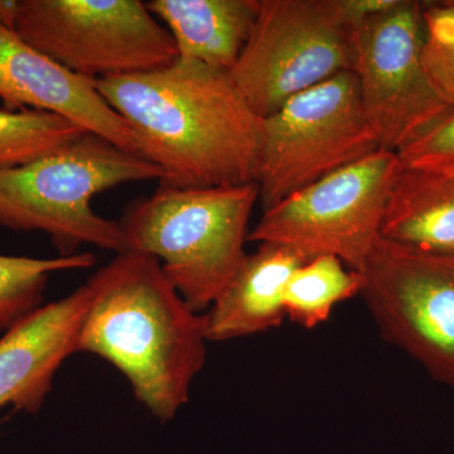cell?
Instances as JSON below:
<instances>
[{"label": "cell", "mask_w": 454, "mask_h": 454, "mask_svg": "<svg viewBox=\"0 0 454 454\" xmlns=\"http://www.w3.org/2000/svg\"><path fill=\"white\" fill-rule=\"evenodd\" d=\"M356 28L340 0H262L230 77L253 112L268 118L295 95L354 73Z\"/></svg>", "instance_id": "obj_5"}, {"label": "cell", "mask_w": 454, "mask_h": 454, "mask_svg": "<svg viewBox=\"0 0 454 454\" xmlns=\"http://www.w3.org/2000/svg\"><path fill=\"white\" fill-rule=\"evenodd\" d=\"M396 154L403 166L454 168V107Z\"/></svg>", "instance_id": "obj_20"}, {"label": "cell", "mask_w": 454, "mask_h": 454, "mask_svg": "<svg viewBox=\"0 0 454 454\" xmlns=\"http://www.w3.org/2000/svg\"><path fill=\"white\" fill-rule=\"evenodd\" d=\"M363 295L384 339L454 387V255L379 239L361 271Z\"/></svg>", "instance_id": "obj_9"}, {"label": "cell", "mask_w": 454, "mask_h": 454, "mask_svg": "<svg viewBox=\"0 0 454 454\" xmlns=\"http://www.w3.org/2000/svg\"><path fill=\"white\" fill-rule=\"evenodd\" d=\"M380 238L415 252L454 255V168L397 170Z\"/></svg>", "instance_id": "obj_15"}, {"label": "cell", "mask_w": 454, "mask_h": 454, "mask_svg": "<svg viewBox=\"0 0 454 454\" xmlns=\"http://www.w3.org/2000/svg\"><path fill=\"white\" fill-rule=\"evenodd\" d=\"M361 288V273L345 268L336 256H318L292 274L284 291V310L295 324L315 328L340 301L360 294Z\"/></svg>", "instance_id": "obj_16"}, {"label": "cell", "mask_w": 454, "mask_h": 454, "mask_svg": "<svg viewBox=\"0 0 454 454\" xmlns=\"http://www.w3.org/2000/svg\"><path fill=\"white\" fill-rule=\"evenodd\" d=\"M0 98L9 110H40L64 116L89 133L140 155L133 129L101 97L94 80L62 67L3 23Z\"/></svg>", "instance_id": "obj_11"}, {"label": "cell", "mask_w": 454, "mask_h": 454, "mask_svg": "<svg viewBox=\"0 0 454 454\" xmlns=\"http://www.w3.org/2000/svg\"><path fill=\"white\" fill-rule=\"evenodd\" d=\"M86 283L90 303L79 351L106 358L154 417L172 420L205 365L203 316L148 254H116Z\"/></svg>", "instance_id": "obj_2"}, {"label": "cell", "mask_w": 454, "mask_h": 454, "mask_svg": "<svg viewBox=\"0 0 454 454\" xmlns=\"http://www.w3.org/2000/svg\"><path fill=\"white\" fill-rule=\"evenodd\" d=\"M98 91L128 122L139 154L181 188L256 184L262 119L230 73L177 59L129 76L97 80Z\"/></svg>", "instance_id": "obj_1"}, {"label": "cell", "mask_w": 454, "mask_h": 454, "mask_svg": "<svg viewBox=\"0 0 454 454\" xmlns=\"http://www.w3.org/2000/svg\"><path fill=\"white\" fill-rule=\"evenodd\" d=\"M422 2L400 0L356 28L354 74L379 146L397 152L441 121L448 106L424 71Z\"/></svg>", "instance_id": "obj_10"}, {"label": "cell", "mask_w": 454, "mask_h": 454, "mask_svg": "<svg viewBox=\"0 0 454 454\" xmlns=\"http://www.w3.org/2000/svg\"><path fill=\"white\" fill-rule=\"evenodd\" d=\"M307 262L300 254L276 244H259L247 254L229 286L203 315L207 340L250 336L282 325L284 291L292 274Z\"/></svg>", "instance_id": "obj_13"}, {"label": "cell", "mask_w": 454, "mask_h": 454, "mask_svg": "<svg viewBox=\"0 0 454 454\" xmlns=\"http://www.w3.org/2000/svg\"><path fill=\"white\" fill-rule=\"evenodd\" d=\"M258 184L160 187L119 221L130 252L162 260L164 274L195 312L210 309L247 256Z\"/></svg>", "instance_id": "obj_4"}, {"label": "cell", "mask_w": 454, "mask_h": 454, "mask_svg": "<svg viewBox=\"0 0 454 454\" xmlns=\"http://www.w3.org/2000/svg\"><path fill=\"white\" fill-rule=\"evenodd\" d=\"M162 177L142 155L85 133L25 166L0 169V225L46 232L61 256L82 245L129 252L121 223L98 215L91 201L110 188Z\"/></svg>", "instance_id": "obj_3"}, {"label": "cell", "mask_w": 454, "mask_h": 454, "mask_svg": "<svg viewBox=\"0 0 454 454\" xmlns=\"http://www.w3.org/2000/svg\"><path fill=\"white\" fill-rule=\"evenodd\" d=\"M399 168L395 152L379 149L262 212L247 240L289 247L306 262L336 256L361 273L380 239Z\"/></svg>", "instance_id": "obj_7"}, {"label": "cell", "mask_w": 454, "mask_h": 454, "mask_svg": "<svg viewBox=\"0 0 454 454\" xmlns=\"http://www.w3.org/2000/svg\"><path fill=\"white\" fill-rule=\"evenodd\" d=\"M424 71L439 97L454 107V0L422 2Z\"/></svg>", "instance_id": "obj_19"}, {"label": "cell", "mask_w": 454, "mask_h": 454, "mask_svg": "<svg viewBox=\"0 0 454 454\" xmlns=\"http://www.w3.org/2000/svg\"><path fill=\"white\" fill-rule=\"evenodd\" d=\"M90 303L88 283L38 307L0 337V408L37 413L57 370L79 351Z\"/></svg>", "instance_id": "obj_12"}, {"label": "cell", "mask_w": 454, "mask_h": 454, "mask_svg": "<svg viewBox=\"0 0 454 454\" xmlns=\"http://www.w3.org/2000/svg\"><path fill=\"white\" fill-rule=\"evenodd\" d=\"M18 7H20V2L16 0H0V23L9 28H14Z\"/></svg>", "instance_id": "obj_22"}, {"label": "cell", "mask_w": 454, "mask_h": 454, "mask_svg": "<svg viewBox=\"0 0 454 454\" xmlns=\"http://www.w3.org/2000/svg\"><path fill=\"white\" fill-rule=\"evenodd\" d=\"M379 149L354 73L295 95L262 119L256 181L262 212Z\"/></svg>", "instance_id": "obj_8"}, {"label": "cell", "mask_w": 454, "mask_h": 454, "mask_svg": "<svg viewBox=\"0 0 454 454\" xmlns=\"http://www.w3.org/2000/svg\"><path fill=\"white\" fill-rule=\"evenodd\" d=\"M95 262L91 253L53 259L0 255V333L41 307L51 274L91 268Z\"/></svg>", "instance_id": "obj_17"}, {"label": "cell", "mask_w": 454, "mask_h": 454, "mask_svg": "<svg viewBox=\"0 0 454 454\" xmlns=\"http://www.w3.org/2000/svg\"><path fill=\"white\" fill-rule=\"evenodd\" d=\"M399 2L400 0H340V5L349 22L357 27L367 18L395 8Z\"/></svg>", "instance_id": "obj_21"}, {"label": "cell", "mask_w": 454, "mask_h": 454, "mask_svg": "<svg viewBox=\"0 0 454 454\" xmlns=\"http://www.w3.org/2000/svg\"><path fill=\"white\" fill-rule=\"evenodd\" d=\"M145 5L166 25L178 59L230 73L249 41L262 0H151Z\"/></svg>", "instance_id": "obj_14"}, {"label": "cell", "mask_w": 454, "mask_h": 454, "mask_svg": "<svg viewBox=\"0 0 454 454\" xmlns=\"http://www.w3.org/2000/svg\"><path fill=\"white\" fill-rule=\"evenodd\" d=\"M13 29L94 82L151 73L178 59L172 35L140 0H22Z\"/></svg>", "instance_id": "obj_6"}, {"label": "cell", "mask_w": 454, "mask_h": 454, "mask_svg": "<svg viewBox=\"0 0 454 454\" xmlns=\"http://www.w3.org/2000/svg\"><path fill=\"white\" fill-rule=\"evenodd\" d=\"M89 133L74 121L40 110H0V169L17 168Z\"/></svg>", "instance_id": "obj_18"}]
</instances>
